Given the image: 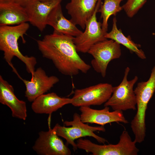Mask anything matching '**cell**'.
Returning a JSON list of instances; mask_svg holds the SVG:
<instances>
[{
  "label": "cell",
  "mask_w": 155,
  "mask_h": 155,
  "mask_svg": "<svg viewBox=\"0 0 155 155\" xmlns=\"http://www.w3.org/2000/svg\"><path fill=\"white\" fill-rule=\"evenodd\" d=\"M62 0H30L24 7L29 22L40 31H43L47 25V19L50 13L55 7L61 3Z\"/></svg>",
  "instance_id": "cell-12"
},
{
  "label": "cell",
  "mask_w": 155,
  "mask_h": 155,
  "mask_svg": "<svg viewBox=\"0 0 155 155\" xmlns=\"http://www.w3.org/2000/svg\"><path fill=\"white\" fill-rule=\"evenodd\" d=\"M0 102L10 108L13 117L26 120L27 116L26 102L16 97L13 87L1 75H0Z\"/></svg>",
  "instance_id": "cell-14"
},
{
  "label": "cell",
  "mask_w": 155,
  "mask_h": 155,
  "mask_svg": "<svg viewBox=\"0 0 155 155\" xmlns=\"http://www.w3.org/2000/svg\"><path fill=\"white\" fill-rule=\"evenodd\" d=\"M16 3H19L22 6L24 7L25 5L31 0H13Z\"/></svg>",
  "instance_id": "cell-22"
},
{
  "label": "cell",
  "mask_w": 155,
  "mask_h": 155,
  "mask_svg": "<svg viewBox=\"0 0 155 155\" xmlns=\"http://www.w3.org/2000/svg\"><path fill=\"white\" fill-rule=\"evenodd\" d=\"M120 44L113 40L107 39L94 44L88 51L93 58L91 62L92 66L103 78L106 76L109 63L120 57L121 52Z\"/></svg>",
  "instance_id": "cell-6"
},
{
  "label": "cell",
  "mask_w": 155,
  "mask_h": 155,
  "mask_svg": "<svg viewBox=\"0 0 155 155\" xmlns=\"http://www.w3.org/2000/svg\"><path fill=\"white\" fill-rule=\"evenodd\" d=\"M146 0H127L122 6L127 16L133 17L143 6Z\"/></svg>",
  "instance_id": "cell-21"
},
{
  "label": "cell",
  "mask_w": 155,
  "mask_h": 155,
  "mask_svg": "<svg viewBox=\"0 0 155 155\" xmlns=\"http://www.w3.org/2000/svg\"><path fill=\"white\" fill-rule=\"evenodd\" d=\"M64 124L70 127L61 126L57 124L53 128L57 135L65 139L67 143L72 146L74 151L78 149L75 140L84 137H93L99 143L103 144L107 142L105 139L94 133L97 131H105L104 125L92 126L86 124L82 121L80 115L77 113L73 114L72 121H65Z\"/></svg>",
  "instance_id": "cell-4"
},
{
  "label": "cell",
  "mask_w": 155,
  "mask_h": 155,
  "mask_svg": "<svg viewBox=\"0 0 155 155\" xmlns=\"http://www.w3.org/2000/svg\"><path fill=\"white\" fill-rule=\"evenodd\" d=\"M136 143L128 131L124 130L117 144L98 145L91 142L88 144L87 151L93 155H137L139 150Z\"/></svg>",
  "instance_id": "cell-9"
},
{
  "label": "cell",
  "mask_w": 155,
  "mask_h": 155,
  "mask_svg": "<svg viewBox=\"0 0 155 155\" xmlns=\"http://www.w3.org/2000/svg\"><path fill=\"white\" fill-rule=\"evenodd\" d=\"M155 91V66L146 81L138 83L134 89L136 99L137 111L131 122V127L137 143L144 140L146 135V113L148 104Z\"/></svg>",
  "instance_id": "cell-3"
},
{
  "label": "cell",
  "mask_w": 155,
  "mask_h": 155,
  "mask_svg": "<svg viewBox=\"0 0 155 155\" xmlns=\"http://www.w3.org/2000/svg\"><path fill=\"white\" fill-rule=\"evenodd\" d=\"M71 99L61 97L56 93L43 94L32 102L31 108L37 114H51L64 106L71 104Z\"/></svg>",
  "instance_id": "cell-17"
},
{
  "label": "cell",
  "mask_w": 155,
  "mask_h": 155,
  "mask_svg": "<svg viewBox=\"0 0 155 155\" xmlns=\"http://www.w3.org/2000/svg\"><path fill=\"white\" fill-rule=\"evenodd\" d=\"M101 110L92 108L90 106L80 107L81 120L84 123H95L104 125L113 122H121L125 124L128 123L123 111L115 110L110 111L108 106Z\"/></svg>",
  "instance_id": "cell-13"
},
{
  "label": "cell",
  "mask_w": 155,
  "mask_h": 155,
  "mask_svg": "<svg viewBox=\"0 0 155 155\" xmlns=\"http://www.w3.org/2000/svg\"><path fill=\"white\" fill-rule=\"evenodd\" d=\"M29 22L25 7L13 0H0V25H18Z\"/></svg>",
  "instance_id": "cell-16"
},
{
  "label": "cell",
  "mask_w": 155,
  "mask_h": 155,
  "mask_svg": "<svg viewBox=\"0 0 155 155\" xmlns=\"http://www.w3.org/2000/svg\"><path fill=\"white\" fill-rule=\"evenodd\" d=\"M102 3V0L98 1L93 14L86 24L84 31L74 37L73 41L78 52L88 53L94 44L107 39L105 37L106 32L103 30L102 23L97 21L96 18Z\"/></svg>",
  "instance_id": "cell-8"
},
{
  "label": "cell",
  "mask_w": 155,
  "mask_h": 155,
  "mask_svg": "<svg viewBox=\"0 0 155 155\" xmlns=\"http://www.w3.org/2000/svg\"><path fill=\"white\" fill-rule=\"evenodd\" d=\"M21 80L26 86L25 97L29 101L32 102L38 97L49 90L59 81L57 77L47 75L41 67L34 71L30 81L22 78Z\"/></svg>",
  "instance_id": "cell-11"
},
{
  "label": "cell",
  "mask_w": 155,
  "mask_h": 155,
  "mask_svg": "<svg viewBox=\"0 0 155 155\" xmlns=\"http://www.w3.org/2000/svg\"><path fill=\"white\" fill-rule=\"evenodd\" d=\"M40 1H48V0H39Z\"/></svg>",
  "instance_id": "cell-23"
},
{
  "label": "cell",
  "mask_w": 155,
  "mask_h": 155,
  "mask_svg": "<svg viewBox=\"0 0 155 155\" xmlns=\"http://www.w3.org/2000/svg\"><path fill=\"white\" fill-rule=\"evenodd\" d=\"M47 25L52 27L54 31L74 37L83 32L71 20H68L64 16L61 3L55 7L50 13L47 19Z\"/></svg>",
  "instance_id": "cell-18"
},
{
  "label": "cell",
  "mask_w": 155,
  "mask_h": 155,
  "mask_svg": "<svg viewBox=\"0 0 155 155\" xmlns=\"http://www.w3.org/2000/svg\"><path fill=\"white\" fill-rule=\"evenodd\" d=\"M32 147L40 155H70L71 152L56 134L53 128L47 131H41Z\"/></svg>",
  "instance_id": "cell-10"
},
{
  "label": "cell",
  "mask_w": 155,
  "mask_h": 155,
  "mask_svg": "<svg viewBox=\"0 0 155 155\" xmlns=\"http://www.w3.org/2000/svg\"><path fill=\"white\" fill-rule=\"evenodd\" d=\"M130 70L129 67L125 68L122 81L117 86L113 87L112 94L104 104V106H110L113 111L136 110V99L133 87L138 78L135 76L132 80H128Z\"/></svg>",
  "instance_id": "cell-5"
},
{
  "label": "cell",
  "mask_w": 155,
  "mask_h": 155,
  "mask_svg": "<svg viewBox=\"0 0 155 155\" xmlns=\"http://www.w3.org/2000/svg\"><path fill=\"white\" fill-rule=\"evenodd\" d=\"M74 37L53 31L37 41L43 57L51 60L61 73L71 76L80 72L86 73L91 67L78 53Z\"/></svg>",
  "instance_id": "cell-1"
},
{
  "label": "cell",
  "mask_w": 155,
  "mask_h": 155,
  "mask_svg": "<svg viewBox=\"0 0 155 155\" xmlns=\"http://www.w3.org/2000/svg\"><path fill=\"white\" fill-rule=\"evenodd\" d=\"M29 27L27 22L14 26L4 25L0 26V50L3 52L5 60L19 78L21 77L11 62L14 57H16L25 64L26 70L31 74V77L33 75L35 66L37 63L35 57L24 55L19 48L18 40L21 38L23 42H26L24 36Z\"/></svg>",
  "instance_id": "cell-2"
},
{
  "label": "cell",
  "mask_w": 155,
  "mask_h": 155,
  "mask_svg": "<svg viewBox=\"0 0 155 155\" xmlns=\"http://www.w3.org/2000/svg\"><path fill=\"white\" fill-rule=\"evenodd\" d=\"M113 86L107 83H100L82 89H76L71 104L76 107L99 106L111 97Z\"/></svg>",
  "instance_id": "cell-7"
},
{
  "label": "cell",
  "mask_w": 155,
  "mask_h": 155,
  "mask_svg": "<svg viewBox=\"0 0 155 155\" xmlns=\"http://www.w3.org/2000/svg\"><path fill=\"white\" fill-rule=\"evenodd\" d=\"M123 0H104L102 3L98 12L101 13V18L102 19V28L107 32L108 28V20L111 16L115 15L121 11L123 8L120 5Z\"/></svg>",
  "instance_id": "cell-20"
},
{
  "label": "cell",
  "mask_w": 155,
  "mask_h": 155,
  "mask_svg": "<svg viewBox=\"0 0 155 155\" xmlns=\"http://www.w3.org/2000/svg\"><path fill=\"white\" fill-rule=\"evenodd\" d=\"M105 37L106 39L113 40L120 44L125 46L131 52L134 53L138 57L145 59L146 57L144 51L141 49L140 44L135 43L129 36H125L121 29H119L117 26V20L115 17L113 19L112 28L109 32H106Z\"/></svg>",
  "instance_id": "cell-19"
},
{
  "label": "cell",
  "mask_w": 155,
  "mask_h": 155,
  "mask_svg": "<svg viewBox=\"0 0 155 155\" xmlns=\"http://www.w3.org/2000/svg\"><path fill=\"white\" fill-rule=\"evenodd\" d=\"M99 0H70L65 6L71 20L83 29L93 14Z\"/></svg>",
  "instance_id": "cell-15"
}]
</instances>
